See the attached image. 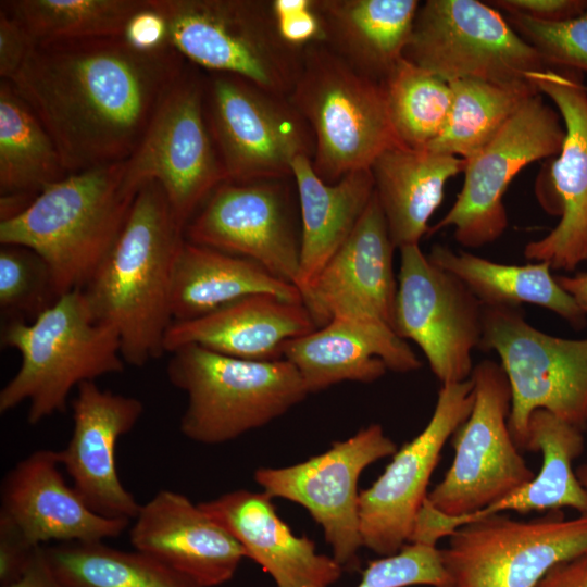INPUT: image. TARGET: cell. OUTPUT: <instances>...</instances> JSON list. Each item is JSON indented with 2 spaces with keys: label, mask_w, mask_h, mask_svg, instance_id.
<instances>
[{
  "label": "cell",
  "mask_w": 587,
  "mask_h": 587,
  "mask_svg": "<svg viewBox=\"0 0 587 587\" xmlns=\"http://www.w3.org/2000/svg\"><path fill=\"white\" fill-rule=\"evenodd\" d=\"M187 60L123 36L35 45L10 79L52 137L67 174L127 160Z\"/></svg>",
  "instance_id": "cell-1"
},
{
  "label": "cell",
  "mask_w": 587,
  "mask_h": 587,
  "mask_svg": "<svg viewBox=\"0 0 587 587\" xmlns=\"http://www.w3.org/2000/svg\"><path fill=\"white\" fill-rule=\"evenodd\" d=\"M184 241L163 188L148 182L112 251L83 289L93 316L117 333L126 365L141 367L165 352L173 270Z\"/></svg>",
  "instance_id": "cell-2"
},
{
  "label": "cell",
  "mask_w": 587,
  "mask_h": 587,
  "mask_svg": "<svg viewBox=\"0 0 587 587\" xmlns=\"http://www.w3.org/2000/svg\"><path fill=\"white\" fill-rule=\"evenodd\" d=\"M124 175L125 161L68 174L23 212L0 221V243L37 252L59 297L83 290L112 251L136 198Z\"/></svg>",
  "instance_id": "cell-3"
},
{
  "label": "cell",
  "mask_w": 587,
  "mask_h": 587,
  "mask_svg": "<svg viewBox=\"0 0 587 587\" xmlns=\"http://www.w3.org/2000/svg\"><path fill=\"white\" fill-rule=\"evenodd\" d=\"M1 345L21 355L0 391V413L27 402V422L38 424L67 408L74 388L122 373L125 361L115 329L99 322L83 290L64 294L30 322H5Z\"/></svg>",
  "instance_id": "cell-4"
},
{
  "label": "cell",
  "mask_w": 587,
  "mask_h": 587,
  "mask_svg": "<svg viewBox=\"0 0 587 587\" xmlns=\"http://www.w3.org/2000/svg\"><path fill=\"white\" fill-rule=\"evenodd\" d=\"M170 354L168 382L187 397L179 429L195 442L236 439L282 416L309 395L297 369L283 358L243 360L196 345Z\"/></svg>",
  "instance_id": "cell-5"
},
{
  "label": "cell",
  "mask_w": 587,
  "mask_h": 587,
  "mask_svg": "<svg viewBox=\"0 0 587 587\" xmlns=\"http://www.w3.org/2000/svg\"><path fill=\"white\" fill-rule=\"evenodd\" d=\"M288 99L311 128L312 166L328 184L370 168L382 152L400 145L384 84L358 72L321 41L304 47Z\"/></svg>",
  "instance_id": "cell-6"
},
{
  "label": "cell",
  "mask_w": 587,
  "mask_h": 587,
  "mask_svg": "<svg viewBox=\"0 0 587 587\" xmlns=\"http://www.w3.org/2000/svg\"><path fill=\"white\" fill-rule=\"evenodd\" d=\"M166 21L168 43L204 72L243 77L288 97L303 49L280 36L272 0H150Z\"/></svg>",
  "instance_id": "cell-7"
},
{
  "label": "cell",
  "mask_w": 587,
  "mask_h": 587,
  "mask_svg": "<svg viewBox=\"0 0 587 587\" xmlns=\"http://www.w3.org/2000/svg\"><path fill=\"white\" fill-rule=\"evenodd\" d=\"M495 351L511 387L508 420L512 438L525 450L528 422L546 410L584 430L587 427V338L546 334L520 308L484 305L480 346Z\"/></svg>",
  "instance_id": "cell-8"
},
{
  "label": "cell",
  "mask_w": 587,
  "mask_h": 587,
  "mask_svg": "<svg viewBox=\"0 0 587 587\" xmlns=\"http://www.w3.org/2000/svg\"><path fill=\"white\" fill-rule=\"evenodd\" d=\"M203 95L204 71L187 61L125 160V187L136 193L143 184L158 182L184 230L210 193L226 182Z\"/></svg>",
  "instance_id": "cell-9"
},
{
  "label": "cell",
  "mask_w": 587,
  "mask_h": 587,
  "mask_svg": "<svg viewBox=\"0 0 587 587\" xmlns=\"http://www.w3.org/2000/svg\"><path fill=\"white\" fill-rule=\"evenodd\" d=\"M204 114L226 180L292 177L314 138L288 97L233 74L204 72Z\"/></svg>",
  "instance_id": "cell-10"
},
{
  "label": "cell",
  "mask_w": 587,
  "mask_h": 587,
  "mask_svg": "<svg viewBox=\"0 0 587 587\" xmlns=\"http://www.w3.org/2000/svg\"><path fill=\"white\" fill-rule=\"evenodd\" d=\"M474 403L453 437L454 459L427 502L448 516H466L502 500L534 477L508 424L511 387L501 365L483 360L471 374Z\"/></svg>",
  "instance_id": "cell-11"
},
{
  "label": "cell",
  "mask_w": 587,
  "mask_h": 587,
  "mask_svg": "<svg viewBox=\"0 0 587 587\" xmlns=\"http://www.w3.org/2000/svg\"><path fill=\"white\" fill-rule=\"evenodd\" d=\"M440 549L450 587H537L557 564L587 553V514L528 521L494 514L458 527Z\"/></svg>",
  "instance_id": "cell-12"
},
{
  "label": "cell",
  "mask_w": 587,
  "mask_h": 587,
  "mask_svg": "<svg viewBox=\"0 0 587 587\" xmlns=\"http://www.w3.org/2000/svg\"><path fill=\"white\" fill-rule=\"evenodd\" d=\"M404 58L448 83L525 82L547 67L504 14L479 0L420 4Z\"/></svg>",
  "instance_id": "cell-13"
},
{
  "label": "cell",
  "mask_w": 587,
  "mask_h": 587,
  "mask_svg": "<svg viewBox=\"0 0 587 587\" xmlns=\"http://www.w3.org/2000/svg\"><path fill=\"white\" fill-rule=\"evenodd\" d=\"M560 117L540 92L529 97L485 147L465 160L462 189L428 234L451 226L463 247L496 241L508 227L503 197L511 182L528 164L560 152L565 136Z\"/></svg>",
  "instance_id": "cell-14"
},
{
  "label": "cell",
  "mask_w": 587,
  "mask_h": 587,
  "mask_svg": "<svg viewBox=\"0 0 587 587\" xmlns=\"http://www.w3.org/2000/svg\"><path fill=\"white\" fill-rule=\"evenodd\" d=\"M400 250L394 329L415 342L441 383L467 380L480 346L484 305L454 275L434 264L420 245Z\"/></svg>",
  "instance_id": "cell-15"
},
{
  "label": "cell",
  "mask_w": 587,
  "mask_h": 587,
  "mask_svg": "<svg viewBox=\"0 0 587 587\" xmlns=\"http://www.w3.org/2000/svg\"><path fill=\"white\" fill-rule=\"evenodd\" d=\"M396 444L382 425L371 424L333 442L317 455L285 467H259L254 480L272 498L296 502L322 526L333 558L345 569L358 566L360 535L358 482L376 461L392 455Z\"/></svg>",
  "instance_id": "cell-16"
},
{
  "label": "cell",
  "mask_w": 587,
  "mask_h": 587,
  "mask_svg": "<svg viewBox=\"0 0 587 587\" xmlns=\"http://www.w3.org/2000/svg\"><path fill=\"white\" fill-rule=\"evenodd\" d=\"M529 78L554 103L565 136L535 185L540 205L559 216V223L545 237L526 243L524 257L571 272L587 261V86L583 73L571 68L546 67Z\"/></svg>",
  "instance_id": "cell-17"
},
{
  "label": "cell",
  "mask_w": 587,
  "mask_h": 587,
  "mask_svg": "<svg viewBox=\"0 0 587 587\" xmlns=\"http://www.w3.org/2000/svg\"><path fill=\"white\" fill-rule=\"evenodd\" d=\"M291 178L223 182L185 226V239L252 260L296 286L301 227Z\"/></svg>",
  "instance_id": "cell-18"
},
{
  "label": "cell",
  "mask_w": 587,
  "mask_h": 587,
  "mask_svg": "<svg viewBox=\"0 0 587 587\" xmlns=\"http://www.w3.org/2000/svg\"><path fill=\"white\" fill-rule=\"evenodd\" d=\"M474 403L471 378L441 385L430 420L392 454L383 474L360 491L359 520L363 547L382 557L410 541L427 486L447 440L469 417Z\"/></svg>",
  "instance_id": "cell-19"
},
{
  "label": "cell",
  "mask_w": 587,
  "mask_h": 587,
  "mask_svg": "<svg viewBox=\"0 0 587 587\" xmlns=\"http://www.w3.org/2000/svg\"><path fill=\"white\" fill-rule=\"evenodd\" d=\"M143 410L139 399L102 389L96 382L80 384L72 400L73 429L59 451L61 464L88 507L105 517L132 522L140 510L120 479L115 451Z\"/></svg>",
  "instance_id": "cell-20"
},
{
  "label": "cell",
  "mask_w": 587,
  "mask_h": 587,
  "mask_svg": "<svg viewBox=\"0 0 587 587\" xmlns=\"http://www.w3.org/2000/svg\"><path fill=\"white\" fill-rule=\"evenodd\" d=\"M394 245L377 197L302 296L315 325L337 316H374L394 328Z\"/></svg>",
  "instance_id": "cell-21"
},
{
  "label": "cell",
  "mask_w": 587,
  "mask_h": 587,
  "mask_svg": "<svg viewBox=\"0 0 587 587\" xmlns=\"http://www.w3.org/2000/svg\"><path fill=\"white\" fill-rule=\"evenodd\" d=\"M55 450H36L4 476L0 522L35 546L49 541H103L121 536L130 521L96 513L67 484Z\"/></svg>",
  "instance_id": "cell-22"
},
{
  "label": "cell",
  "mask_w": 587,
  "mask_h": 587,
  "mask_svg": "<svg viewBox=\"0 0 587 587\" xmlns=\"http://www.w3.org/2000/svg\"><path fill=\"white\" fill-rule=\"evenodd\" d=\"M132 522L129 539L135 550L202 587L230 580L247 558L241 545L199 503L173 490L158 491Z\"/></svg>",
  "instance_id": "cell-23"
},
{
  "label": "cell",
  "mask_w": 587,
  "mask_h": 587,
  "mask_svg": "<svg viewBox=\"0 0 587 587\" xmlns=\"http://www.w3.org/2000/svg\"><path fill=\"white\" fill-rule=\"evenodd\" d=\"M282 358L299 372L309 391L342 382L372 383L387 371L409 373L422 363L407 340L374 316H337L288 341Z\"/></svg>",
  "instance_id": "cell-24"
},
{
  "label": "cell",
  "mask_w": 587,
  "mask_h": 587,
  "mask_svg": "<svg viewBox=\"0 0 587 587\" xmlns=\"http://www.w3.org/2000/svg\"><path fill=\"white\" fill-rule=\"evenodd\" d=\"M583 430L546 410H536L528 422L526 451H539L542 464L538 475L524 487L502 500L466 516H448L424 501L411 536V541L436 546L458 527L479 519L515 511H555L572 508L587 514V489L573 470V461L584 451Z\"/></svg>",
  "instance_id": "cell-25"
},
{
  "label": "cell",
  "mask_w": 587,
  "mask_h": 587,
  "mask_svg": "<svg viewBox=\"0 0 587 587\" xmlns=\"http://www.w3.org/2000/svg\"><path fill=\"white\" fill-rule=\"evenodd\" d=\"M277 587H329L344 569L333 557L317 553L314 542L296 536L278 516L266 492L238 489L200 502Z\"/></svg>",
  "instance_id": "cell-26"
},
{
  "label": "cell",
  "mask_w": 587,
  "mask_h": 587,
  "mask_svg": "<svg viewBox=\"0 0 587 587\" xmlns=\"http://www.w3.org/2000/svg\"><path fill=\"white\" fill-rule=\"evenodd\" d=\"M317 326L302 302L272 295H252L203 316L173 322L165 352L196 345L243 360L282 359L284 346Z\"/></svg>",
  "instance_id": "cell-27"
},
{
  "label": "cell",
  "mask_w": 587,
  "mask_h": 587,
  "mask_svg": "<svg viewBox=\"0 0 587 587\" xmlns=\"http://www.w3.org/2000/svg\"><path fill=\"white\" fill-rule=\"evenodd\" d=\"M419 8L417 0H313L321 42L379 83L404 58Z\"/></svg>",
  "instance_id": "cell-28"
},
{
  "label": "cell",
  "mask_w": 587,
  "mask_h": 587,
  "mask_svg": "<svg viewBox=\"0 0 587 587\" xmlns=\"http://www.w3.org/2000/svg\"><path fill=\"white\" fill-rule=\"evenodd\" d=\"M291 173L301 227L296 286L302 297L355 228L373 198L374 178L371 168H361L328 184L307 155L295 159Z\"/></svg>",
  "instance_id": "cell-29"
},
{
  "label": "cell",
  "mask_w": 587,
  "mask_h": 587,
  "mask_svg": "<svg viewBox=\"0 0 587 587\" xmlns=\"http://www.w3.org/2000/svg\"><path fill=\"white\" fill-rule=\"evenodd\" d=\"M465 160L429 149L396 145L371 165L374 191L397 249L420 245L444 200L447 182L463 172Z\"/></svg>",
  "instance_id": "cell-30"
},
{
  "label": "cell",
  "mask_w": 587,
  "mask_h": 587,
  "mask_svg": "<svg viewBox=\"0 0 587 587\" xmlns=\"http://www.w3.org/2000/svg\"><path fill=\"white\" fill-rule=\"evenodd\" d=\"M262 294L302 302L295 285L275 277L257 262L185 239L173 270V322L193 320Z\"/></svg>",
  "instance_id": "cell-31"
},
{
  "label": "cell",
  "mask_w": 587,
  "mask_h": 587,
  "mask_svg": "<svg viewBox=\"0 0 587 587\" xmlns=\"http://www.w3.org/2000/svg\"><path fill=\"white\" fill-rule=\"evenodd\" d=\"M59 150L10 80L0 82V221L67 176Z\"/></svg>",
  "instance_id": "cell-32"
},
{
  "label": "cell",
  "mask_w": 587,
  "mask_h": 587,
  "mask_svg": "<svg viewBox=\"0 0 587 587\" xmlns=\"http://www.w3.org/2000/svg\"><path fill=\"white\" fill-rule=\"evenodd\" d=\"M427 257L459 278L483 305L520 308L530 303L552 311L575 329L586 326L587 315L558 284L545 262L503 264L442 245L433 246Z\"/></svg>",
  "instance_id": "cell-33"
},
{
  "label": "cell",
  "mask_w": 587,
  "mask_h": 587,
  "mask_svg": "<svg viewBox=\"0 0 587 587\" xmlns=\"http://www.w3.org/2000/svg\"><path fill=\"white\" fill-rule=\"evenodd\" d=\"M41 554L59 587H202L149 554L103 541L58 542Z\"/></svg>",
  "instance_id": "cell-34"
},
{
  "label": "cell",
  "mask_w": 587,
  "mask_h": 587,
  "mask_svg": "<svg viewBox=\"0 0 587 587\" xmlns=\"http://www.w3.org/2000/svg\"><path fill=\"white\" fill-rule=\"evenodd\" d=\"M450 84L452 102L439 137L427 148L467 160L485 147L538 89L532 80L492 83L459 79Z\"/></svg>",
  "instance_id": "cell-35"
},
{
  "label": "cell",
  "mask_w": 587,
  "mask_h": 587,
  "mask_svg": "<svg viewBox=\"0 0 587 587\" xmlns=\"http://www.w3.org/2000/svg\"><path fill=\"white\" fill-rule=\"evenodd\" d=\"M35 45L123 36L149 0H5Z\"/></svg>",
  "instance_id": "cell-36"
},
{
  "label": "cell",
  "mask_w": 587,
  "mask_h": 587,
  "mask_svg": "<svg viewBox=\"0 0 587 587\" xmlns=\"http://www.w3.org/2000/svg\"><path fill=\"white\" fill-rule=\"evenodd\" d=\"M383 84L390 122L400 145L427 149L448 121L452 102L450 84L405 58Z\"/></svg>",
  "instance_id": "cell-37"
},
{
  "label": "cell",
  "mask_w": 587,
  "mask_h": 587,
  "mask_svg": "<svg viewBox=\"0 0 587 587\" xmlns=\"http://www.w3.org/2000/svg\"><path fill=\"white\" fill-rule=\"evenodd\" d=\"M59 296L48 263L34 250L17 245L0 248V312L5 322H30Z\"/></svg>",
  "instance_id": "cell-38"
},
{
  "label": "cell",
  "mask_w": 587,
  "mask_h": 587,
  "mask_svg": "<svg viewBox=\"0 0 587 587\" xmlns=\"http://www.w3.org/2000/svg\"><path fill=\"white\" fill-rule=\"evenodd\" d=\"M504 16L547 67L587 72V12L563 22H541L519 14Z\"/></svg>",
  "instance_id": "cell-39"
},
{
  "label": "cell",
  "mask_w": 587,
  "mask_h": 587,
  "mask_svg": "<svg viewBox=\"0 0 587 587\" xmlns=\"http://www.w3.org/2000/svg\"><path fill=\"white\" fill-rule=\"evenodd\" d=\"M450 587L441 551L436 546L408 542L397 553L371 561L355 587Z\"/></svg>",
  "instance_id": "cell-40"
},
{
  "label": "cell",
  "mask_w": 587,
  "mask_h": 587,
  "mask_svg": "<svg viewBox=\"0 0 587 587\" xmlns=\"http://www.w3.org/2000/svg\"><path fill=\"white\" fill-rule=\"evenodd\" d=\"M272 7L282 38L289 45L303 49L322 41L320 20L313 0H272Z\"/></svg>",
  "instance_id": "cell-41"
},
{
  "label": "cell",
  "mask_w": 587,
  "mask_h": 587,
  "mask_svg": "<svg viewBox=\"0 0 587 587\" xmlns=\"http://www.w3.org/2000/svg\"><path fill=\"white\" fill-rule=\"evenodd\" d=\"M34 46L22 23L0 5L1 79L10 80L18 72Z\"/></svg>",
  "instance_id": "cell-42"
},
{
  "label": "cell",
  "mask_w": 587,
  "mask_h": 587,
  "mask_svg": "<svg viewBox=\"0 0 587 587\" xmlns=\"http://www.w3.org/2000/svg\"><path fill=\"white\" fill-rule=\"evenodd\" d=\"M488 3L505 14L541 22H563L587 12V0H495Z\"/></svg>",
  "instance_id": "cell-43"
},
{
  "label": "cell",
  "mask_w": 587,
  "mask_h": 587,
  "mask_svg": "<svg viewBox=\"0 0 587 587\" xmlns=\"http://www.w3.org/2000/svg\"><path fill=\"white\" fill-rule=\"evenodd\" d=\"M13 527L0 522V584L8 587L26 572L37 549Z\"/></svg>",
  "instance_id": "cell-44"
},
{
  "label": "cell",
  "mask_w": 587,
  "mask_h": 587,
  "mask_svg": "<svg viewBox=\"0 0 587 587\" xmlns=\"http://www.w3.org/2000/svg\"><path fill=\"white\" fill-rule=\"evenodd\" d=\"M123 37L130 46L141 51H154L171 46L166 21L151 5L150 0L147 8L130 17Z\"/></svg>",
  "instance_id": "cell-45"
},
{
  "label": "cell",
  "mask_w": 587,
  "mask_h": 587,
  "mask_svg": "<svg viewBox=\"0 0 587 587\" xmlns=\"http://www.w3.org/2000/svg\"><path fill=\"white\" fill-rule=\"evenodd\" d=\"M537 587H587V553L554 565Z\"/></svg>",
  "instance_id": "cell-46"
},
{
  "label": "cell",
  "mask_w": 587,
  "mask_h": 587,
  "mask_svg": "<svg viewBox=\"0 0 587 587\" xmlns=\"http://www.w3.org/2000/svg\"><path fill=\"white\" fill-rule=\"evenodd\" d=\"M555 280L587 315V273L555 275Z\"/></svg>",
  "instance_id": "cell-47"
},
{
  "label": "cell",
  "mask_w": 587,
  "mask_h": 587,
  "mask_svg": "<svg viewBox=\"0 0 587 587\" xmlns=\"http://www.w3.org/2000/svg\"><path fill=\"white\" fill-rule=\"evenodd\" d=\"M575 473L582 485L587 489V462L579 465Z\"/></svg>",
  "instance_id": "cell-48"
}]
</instances>
